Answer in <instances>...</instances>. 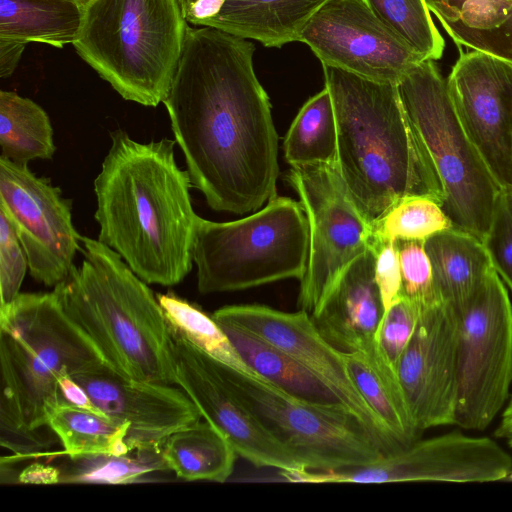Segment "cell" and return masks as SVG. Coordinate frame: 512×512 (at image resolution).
Returning a JSON list of instances; mask_svg holds the SVG:
<instances>
[{
	"label": "cell",
	"instance_id": "1",
	"mask_svg": "<svg viewBox=\"0 0 512 512\" xmlns=\"http://www.w3.org/2000/svg\"><path fill=\"white\" fill-rule=\"evenodd\" d=\"M254 49L247 39L189 27L163 101L192 185L219 212H255L276 196L278 136Z\"/></svg>",
	"mask_w": 512,
	"mask_h": 512
},
{
	"label": "cell",
	"instance_id": "2",
	"mask_svg": "<svg viewBox=\"0 0 512 512\" xmlns=\"http://www.w3.org/2000/svg\"><path fill=\"white\" fill-rule=\"evenodd\" d=\"M175 144L167 138L140 143L117 129L94 180L98 240L147 284L177 285L192 268L200 216Z\"/></svg>",
	"mask_w": 512,
	"mask_h": 512
},
{
	"label": "cell",
	"instance_id": "3",
	"mask_svg": "<svg viewBox=\"0 0 512 512\" xmlns=\"http://www.w3.org/2000/svg\"><path fill=\"white\" fill-rule=\"evenodd\" d=\"M323 72L336 117L339 172L372 225L405 197H429L442 205L440 180L397 84L328 65Z\"/></svg>",
	"mask_w": 512,
	"mask_h": 512
},
{
	"label": "cell",
	"instance_id": "4",
	"mask_svg": "<svg viewBox=\"0 0 512 512\" xmlns=\"http://www.w3.org/2000/svg\"><path fill=\"white\" fill-rule=\"evenodd\" d=\"M0 443L18 457L56 440L47 425L61 401L58 380L108 364L69 319L54 292L19 293L0 307Z\"/></svg>",
	"mask_w": 512,
	"mask_h": 512
},
{
	"label": "cell",
	"instance_id": "5",
	"mask_svg": "<svg viewBox=\"0 0 512 512\" xmlns=\"http://www.w3.org/2000/svg\"><path fill=\"white\" fill-rule=\"evenodd\" d=\"M81 244V266L53 290L65 314L120 374L176 385L171 328L157 296L98 239L81 236Z\"/></svg>",
	"mask_w": 512,
	"mask_h": 512
},
{
	"label": "cell",
	"instance_id": "6",
	"mask_svg": "<svg viewBox=\"0 0 512 512\" xmlns=\"http://www.w3.org/2000/svg\"><path fill=\"white\" fill-rule=\"evenodd\" d=\"M179 0H89L73 46L125 100L166 98L188 31Z\"/></svg>",
	"mask_w": 512,
	"mask_h": 512
},
{
	"label": "cell",
	"instance_id": "7",
	"mask_svg": "<svg viewBox=\"0 0 512 512\" xmlns=\"http://www.w3.org/2000/svg\"><path fill=\"white\" fill-rule=\"evenodd\" d=\"M309 252L302 205L274 197L245 218H199L193 245L197 287L210 294L252 288L287 278L302 279Z\"/></svg>",
	"mask_w": 512,
	"mask_h": 512
},
{
	"label": "cell",
	"instance_id": "8",
	"mask_svg": "<svg viewBox=\"0 0 512 512\" xmlns=\"http://www.w3.org/2000/svg\"><path fill=\"white\" fill-rule=\"evenodd\" d=\"M397 87L440 180L444 213L452 227L484 242L502 188L466 135L446 79L433 60H424Z\"/></svg>",
	"mask_w": 512,
	"mask_h": 512
},
{
	"label": "cell",
	"instance_id": "9",
	"mask_svg": "<svg viewBox=\"0 0 512 512\" xmlns=\"http://www.w3.org/2000/svg\"><path fill=\"white\" fill-rule=\"evenodd\" d=\"M215 362L244 405L306 470L365 466L385 454L377 439L345 406L299 401L263 380Z\"/></svg>",
	"mask_w": 512,
	"mask_h": 512
},
{
	"label": "cell",
	"instance_id": "10",
	"mask_svg": "<svg viewBox=\"0 0 512 512\" xmlns=\"http://www.w3.org/2000/svg\"><path fill=\"white\" fill-rule=\"evenodd\" d=\"M459 319L454 425L481 431L504 409L512 383V304L496 270Z\"/></svg>",
	"mask_w": 512,
	"mask_h": 512
},
{
	"label": "cell",
	"instance_id": "11",
	"mask_svg": "<svg viewBox=\"0 0 512 512\" xmlns=\"http://www.w3.org/2000/svg\"><path fill=\"white\" fill-rule=\"evenodd\" d=\"M287 181L308 222L309 252L298 307L312 316L343 271L372 247L373 225L348 192L337 164L292 167Z\"/></svg>",
	"mask_w": 512,
	"mask_h": 512
},
{
	"label": "cell",
	"instance_id": "12",
	"mask_svg": "<svg viewBox=\"0 0 512 512\" xmlns=\"http://www.w3.org/2000/svg\"><path fill=\"white\" fill-rule=\"evenodd\" d=\"M512 457L489 437L470 436L454 430L384 454L358 467L330 471L293 470L283 474L293 483H391L504 481Z\"/></svg>",
	"mask_w": 512,
	"mask_h": 512
},
{
	"label": "cell",
	"instance_id": "13",
	"mask_svg": "<svg viewBox=\"0 0 512 512\" xmlns=\"http://www.w3.org/2000/svg\"><path fill=\"white\" fill-rule=\"evenodd\" d=\"M71 208V200L49 179L0 156V210L17 233L31 276L48 287L69 276L82 249Z\"/></svg>",
	"mask_w": 512,
	"mask_h": 512
},
{
	"label": "cell",
	"instance_id": "14",
	"mask_svg": "<svg viewBox=\"0 0 512 512\" xmlns=\"http://www.w3.org/2000/svg\"><path fill=\"white\" fill-rule=\"evenodd\" d=\"M299 41L310 47L322 65L382 83L398 84L426 60L363 0H329L308 21Z\"/></svg>",
	"mask_w": 512,
	"mask_h": 512
},
{
	"label": "cell",
	"instance_id": "15",
	"mask_svg": "<svg viewBox=\"0 0 512 512\" xmlns=\"http://www.w3.org/2000/svg\"><path fill=\"white\" fill-rule=\"evenodd\" d=\"M283 351L318 377L372 433L385 454L403 448L367 405L347 369L342 351L319 332L303 311L283 312L263 305H230L212 314Z\"/></svg>",
	"mask_w": 512,
	"mask_h": 512
},
{
	"label": "cell",
	"instance_id": "16",
	"mask_svg": "<svg viewBox=\"0 0 512 512\" xmlns=\"http://www.w3.org/2000/svg\"><path fill=\"white\" fill-rule=\"evenodd\" d=\"M446 81L466 135L499 186L512 188V62L461 52Z\"/></svg>",
	"mask_w": 512,
	"mask_h": 512
},
{
	"label": "cell",
	"instance_id": "17",
	"mask_svg": "<svg viewBox=\"0 0 512 512\" xmlns=\"http://www.w3.org/2000/svg\"><path fill=\"white\" fill-rule=\"evenodd\" d=\"M171 336L176 385L194 402L202 418L229 441L238 456L256 467L278 471L305 469L234 393L219 373L214 358L173 328Z\"/></svg>",
	"mask_w": 512,
	"mask_h": 512
},
{
	"label": "cell",
	"instance_id": "18",
	"mask_svg": "<svg viewBox=\"0 0 512 512\" xmlns=\"http://www.w3.org/2000/svg\"><path fill=\"white\" fill-rule=\"evenodd\" d=\"M459 324L444 302L424 308L398 362V381L420 432L455 423Z\"/></svg>",
	"mask_w": 512,
	"mask_h": 512
},
{
	"label": "cell",
	"instance_id": "19",
	"mask_svg": "<svg viewBox=\"0 0 512 512\" xmlns=\"http://www.w3.org/2000/svg\"><path fill=\"white\" fill-rule=\"evenodd\" d=\"M95 405L128 425L129 450L161 451L173 433L201 421V414L179 386L126 377L109 364L71 376Z\"/></svg>",
	"mask_w": 512,
	"mask_h": 512
},
{
	"label": "cell",
	"instance_id": "20",
	"mask_svg": "<svg viewBox=\"0 0 512 512\" xmlns=\"http://www.w3.org/2000/svg\"><path fill=\"white\" fill-rule=\"evenodd\" d=\"M375 260L376 252L369 248L351 262L311 318L321 335L340 351L382 359L376 334L385 309L375 279Z\"/></svg>",
	"mask_w": 512,
	"mask_h": 512
},
{
	"label": "cell",
	"instance_id": "21",
	"mask_svg": "<svg viewBox=\"0 0 512 512\" xmlns=\"http://www.w3.org/2000/svg\"><path fill=\"white\" fill-rule=\"evenodd\" d=\"M329 0H179L193 25L280 48L299 41L312 16Z\"/></svg>",
	"mask_w": 512,
	"mask_h": 512
},
{
	"label": "cell",
	"instance_id": "22",
	"mask_svg": "<svg viewBox=\"0 0 512 512\" xmlns=\"http://www.w3.org/2000/svg\"><path fill=\"white\" fill-rule=\"evenodd\" d=\"M439 299L460 315L489 273L495 270L484 242L450 227L424 241Z\"/></svg>",
	"mask_w": 512,
	"mask_h": 512
},
{
	"label": "cell",
	"instance_id": "23",
	"mask_svg": "<svg viewBox=\"0 0 512 512\" xmlns=\"http://www.w3.org/2000/svg\"><path fill=\"white\" fill-rule=\"evenodd\" d=\"M457 44L512 62V0H425Z\"/></svg>",
	"mask_w": 512,
	"mask_h": 512
},
{
	"label": "cell",
	"instance_id": "24",
	"mask_svg": "<svg viewBox=\"0 0 512 512\" xmlns=\"http://www.w3.org/2000/svg\"><path fill=\"white\" fill-rule=\"evenodd\" d=\"M217 323L246 365L265 382L308 404L345 406L318 377L283 351L232 324Z\"/></svg>",
	"mask_w": 512,
	"mask_h": 512
},
{
	"label": "cell",
	"instance_id": "25",
	"mask_svg": "<svg viewBox=\"0 0 512 512\" xmlns=\"http://www.w3.org/2000/svg\"><path fill=\"white\" fill-rule=\"evenodd\" d=\"M83 14L74 0H0V39L63 48L75 42Z\"/></svg>",
	"mask_w": 512,
	"mask_h": 512
},
{
	"label": "cell",
	"instance_id": "26",
	"mask_svg": "<svg viewBox=\"0 0 512 512\" xmlns=\"http://www.w3.org/2000/svg\"><path fill=\"white\" fill-rule=\"evenodd\" d=\"M357 390L391 436L405 447L419 439L397 373L381 359L362 352H343Z\"/></svg>",
	"mask_w": 512,
	"mask_h": 512
},
{
	"label": "cell",
	"instance_id": "27",
	"mask_svg": "<svg viewBox=\"0 0 512 512\" xmlns=\"http://www.w3.org/2000/svg\"><path fill=\"white\" fill-rule=\"evenodd\" d=\"M169 471L187 481H226L233 472L237 452L207 421L171 434L161 445Z\"/></svg>",
	"mask_w": 512,
	"mask_h": 512
},
{
	"label": "cell",
	"instance_id": "28",
	"mask_svg": "<svg viewBox=\"0 0 512 512\" xmlns=\"http://www.w3.org/2000/svg\"><path fill=\"white\" fill-rule=\"evenodd\" d=\"M1 157L18 164L51 159L56 151L48 114L33 100L0 91Z\"/></svg>",
	"mask_w": 512,
	"mask_h": 512
},
{
	"label": "cell",
	"instance_id": "29",
	"mask_svg": "<svg viewBox=\"0 0 512 512\" xmlns=\"http://www.w3.org/2000/svg\"><path fill=\"white\" fill-rule=\"evenodd\" d=\"M47 425L62 443L63 453L76 459L88 455H124L128 425L106 414L76 407L63 399L53 408Z\"/></svg>",
	"mask_w": 512,
	"mask_h": 512
},
{
	"label": "cell",
	"instance_id": "30",
	"mask_svg": "<svg viewBox=\"0 0 512 512\" xmlns=\"http://www.w3.org/2000/svg\"><path fill=\"white\" fill-rule=\"evenodd\" d=\"M283 147L285 159L292 167L337 164V124L331 95L326 87L299 110Z\"/></svg>",
	"mask_w": 512,
	"mask_h": 512
},
{
	"label": "cell",
	"instance_id": "31",
	"mask_svg": "<svg viewBox=\"0 0 512 512\" xmlns=\"http://www.w3.org/2000/svg\"><path fill=\"white\" fill-rule=\"evenodd\" d=\"M156 296L171 328L210 357L248 377L263 380L242 360L212 316H208L195 305L173 293Z\"/></svg>",
	"mask_w": 512,
	"mask_h": 512
},
{
	"label": "cell",
	"instance_id": "32",
	"mask_svg": "<svg viewBox=\"0 0 512 512\" xmlns=\"http://www.w3.org/2000/svg\"><path fill=\"white\" fill-rule=\"evenodd\" d=\"M373 14L426 60H439L445 43L425 0H363Z\"/></svg>",
	"mask_w": 512,
	"mask_h": 512
},
{
	"label": "cell",
	"instance_id": "33",
	"mask_svg": "<svg viewBox=\"0 0 512 512\" xmlns=\"http://www.w3.org/2000/svg\"><path fill=\"white\" fill-rule=\"evenodd\" d=\"M452 227L441 205L432 198L410 196L399 200L373 223V244L398 240L425 241Z\"/></svg>",
	"mask_w": 512,
	"mask_h": 512
},
{
	"label": "cell",
	"instance_id": "34",
	"mask_svg": "<svg viewBox=\"0 0 512 512\" xmlns=\"http://www.w3.org/2000/svg\"><path fill=\"white\" fill-rule=\"evenodd\" d=\"M138 456L97 454L71 459L60 483L127 484L155 471L169 470L161 451L137 450Z\"/></svg>",
	"mask_w": 512,
	"mask_h": 512
},
{
	"label": "cell",
	"instance_id": "35",
	"mask_svg": "<svg viewBox=\"0 0 512 512\" xmlns=\"http://www.w3.org/2000/svg\"><path fill=\"white\" fill-rule=\"evenodd\" d=\"M420 309L400 293L385 310L376 334L381 358L397 373L398 362L416 329Z\"/></svg>",
	"mask_w": 512,
	"mask_h": 512
},
{
	"label": "cell",
	"instance_id": "36",
	"mask_svg": "<svg viewBox=\"0 0 512 512\" xmlns=\"http://www.w3.org/2000/svg\"><path fill=\"white\" fill-rule=\"evenodd\" d=\"M395 243L401 266V293L420 311L432 304L442 302L434 287L432 267L424 242L398 240Z\"/></svg>",
	"mask_w": 512,
	"mask_h": 512
},
{
	"label": "cell",
	"instance_id": "37",
	"mask_svg": "<svg viewBox=\"0 0 512 512\" xmlns=\"http://www.w3.org/2000/svg\"><path fill=\"white\" fill-rule=\"evenodd\" d=\"M484 244L497 274L512 292V188L501 189Z\"/></svg>",
	"mask_w": 512,
	"mask_h": 512
},
{
	"label": "cell",
	"instance_id": "38",
	"mask_svg": "<svg viewBox=\"0 0 512 512\" xmlns=\"http://www.w3.org/2000/svg\"><path fill=\"white\" fill-rule=\"evenodd\" d=\"M27 268V256L17 233L9 218L0 210L1 307L9 305L18 296Z\"/></svg>",
	"mask_w": 512,
	"mask_h": 512
},
{
	"label": "cell",
	"instance_id": "39",
	"mask_svg": "<svg viewBox=\"0 0 512 512\" xmlns=\"http://www.w3.org/2000/svg\"><path fill=\"white\" fill-rule=\"evenodd\" d=\"M372 249L376 252L375 279L384 309L387 310L401 293L402 277L399 252L395 242H383Z\"/></svg>",
	"mask_w": 512,
	"mask_h": 512
},
{
	"label": "cell",
	"instance_id": "40",
	"mask_svg": "<svg viewBox=\"0 0 512 512\" xmlns=\"http://www.w3.org/2000/svg\"><path fill=\"white\" fill-rule=\"evenodd\" d=\"M61 398L79 408H83L98 414H105L92 401L90 396L71 376H62L58 380Z\"/></svg>",
	"mask_w": 512,
	"mask_h": 512
},
{
	"label": "cell",
	"instance_id": "41",
	"mask_svg": "<svg viewBox=\"0 0 512 512\" xmlns=\"http://www.w3.org/2000/svg\"><path fill=\"white\" fill-rule=\"evenodd\" d=\"M17 480L24 484H56L61 481V470L48 464L34 462L19 473Z\"/></svg>",
	"mask_w": 512,
	"mask_h": 512
},
{
	"label": "cell",
	"instance_id": "42",
	"mask_svg": "<svg viewBox=\"0 0 512 512\" xmlns=\"http://www.w3.org/2000/svg\"><path fill=\"white\" fill-rule=\"evenodd\" d=\"M26 44L0 39V77L7 78L13 74L24 52Z\"/></svg>",
	"mask_w": 512,
	"mask_h": 512
},
{
	"label": "cell",
	"instance_id": "43",
	"mask_svg": "<svg viewBox=\"0 0 512 512\" xmlns=\"http://www.w3.org/2000/svg\"><path fill=\"white\" fill-rule=\"evenodd\" d=\"M494 436L503 439L512 448V395L501 412V420L495 429Z\"/></svg>",
	"mask_w": 512,
	"mask_h": 512
},
{
	"label": "cell",
	"instance_id": "44",
	"mask_svg": "<svg viewBox=\"0 0 512 512\" xmlns=\"http://www.w3.org/2000/svg\"><path fill=\"white\" fill-rule=\"evenodd\" d=\"M504 481L512 482V469H511V471L509 472V474L507 475V477H506V479Z\"/></svg>",
	"mask_w": 512,
	"mask_h": 512
},
{
	"label": "cell",
	"instance_id": "45",
	"mask_svg": "<svg viewBox=\"0 0 512 512\" xmlns=\"http://www.w3.org/2000/svg\"><path fill=\"white\" fill-rule=\"evenodd\" d=\"M74 1L80 3V4L84 5V6H85L86 3L89 2V0H74Z\"/></svg>",
	"mask_w": 512,
	"mask_h": 512
}]
</instances>
